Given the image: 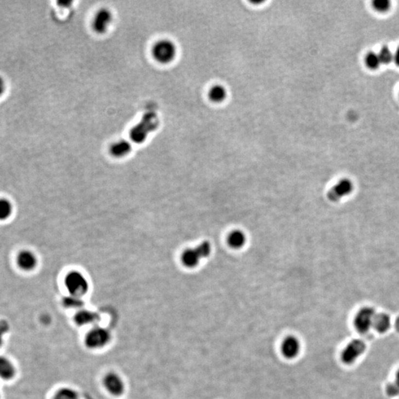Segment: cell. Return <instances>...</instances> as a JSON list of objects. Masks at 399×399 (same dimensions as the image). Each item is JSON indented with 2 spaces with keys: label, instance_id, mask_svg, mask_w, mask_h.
Masks as SVG:
<instances>
[{
  "label": "cell",
  "instance_id": "1",
  "mask_svg": "<svg viewBox=\"0 0 399 399\" xmlns=\"http://www.w3.org/2000/svg\"><path fill=\"white\" fill-rule=\"evenodd\" d=\"M177 45L170 39H160L156 41L151 50L152 56L154 60L160 65H170L173 63L177 56Z\"/></svg>",
  "mask_w": 399,
  "mask_h": 399
},
{
  "label": "cell",
  "instance_id": "2",
  "mask_svg": "<svg viewBox=\"0 0 399 399\" xmlns=\"http://www.w3.org/2000/svg\"><path fill=\"white\" fill-rule=\"evenodd\" d=\"M211 251L210 243L205 241L194 248L186 250L182 255V262L186 267L194 268L203 258L209 256Z\"/></svg>",
  "mask_w": 399,
  "mask_h": 399
},
{
  "label": "cell",
  "instance_id": "3",
  "mask_svg": "<svg viewBox=\"0 0 399 399\" xmlns=\"http://www.w3.org/2000/svg\"><path fill=\"white\" fill-rule=\"evenodd\" d=\"M65 285L72 296L81 297L88 291V282L86 278L78 271H71L67 275Z\"/></svg>",
  "mask_w": 399,
  "mask_h": 399
},
{
  "label": "cell",
  "instance_id": "4",
  "mask_svg": "<svg viewBox=\"0 0 399 399\" xmlns=\"http://www.w3.org/2000/svg\"><path fill=\"white\" fill-rule=\"evenodd\" d=\"M114 20V15L109 8H103L96 11L92 20L93 31L99 35L105 34L111 28Z\"/></svg>",
  "mask_w": 399,
  "mask_h": 399
},
{
  "label": "cell",
  "instance_id": "5",
  "mask_svg": "<svg viewBox=\"0 0 399 399\" xmlns=\"http://www.w3.org/2000/svg\"><path fill=\"white\" fill-rule=\"evenodd\" d=\"M110 339V334L106 329L95 328L87 334L85 343L90 348H99L106 346Z\"/></svg>",
  "mask_w": 399,
  "mask_h": 399
},
{
  "label": "cell",
  "instance_id": "6",
  "mask_svg": "<svg viewBox=\"0 0 399 399\" xmlns=\"http://www.w3.org/2000/svg\"><path fill=\"white\" fill-rule=\"evenodd\" d=\"M365 348V344L362 340L355 339L351 341L342 351L341 356L342 362L347 364H352L364 353Z\"/></svg>",
  "mask_w": 399,
  "mask_h": 399
},
{
  "label": "cell",
  "instance_id": "7",
  "mask_svg": "<svg viewBox=\"0 0 399 399\" xmlns=\"http://www.w3.org/2000/svg\"><path fill=\"white\" fill-rule=\"evenodd\" d=\"M376 315L373 308L365 307L358 312L354 319V325L359 333H364L368 331L373 326V319Z\"/></svg>",
  "mask_w": 399,
  "mask_h": 399
},
{
  "label": "cell",
  "instance_id": "8",
  "mask_svg": "<svg viewBox=\"0 0 399 399\" xmlns=\"http://www.w3.org/2000/svg\"><path fill=\"white\" fill-rule=\"evenodd\" d=\"M280 350L285 359H295L300 354L302 344L296 336H288L282 340Z\"/></svg>",
  "mask_w": 399,
  "mask_h": 399
},
{
  "label": "cell",
  "instance_id": "9",
  "mask_svg": "<svg viewBox=\"0 0 399 399\" xmlns=\"http://www.w3.org/2000/svg\"><path fill=\"white\" fill-rule=\"evenodd\" d=\"M353 184L350 180L343 179L330 189L328 197L331 201H339L342 197L350 194L353 191Z\"/></svg>",
  "mask_w": 399,
  "mask_h": 399
},
{
  "label": "cell",
  "instance_id": "10",
  "mask_svg": "<svg viewBox=\"0 0 399 399\" xmlns=\"http://www.w3.org/2000/svg\"><path fill=\"white\" fill-rule=\"evenodd\" d=\"M17 375V368L11 359L3 355H0V380L11 382Z\"/></svg>",
  "mask_w": 399,
  "mask_h": 399
},
{
  "label": "cell",
  "instance_id": "11",
  "mask_svg": "<svg viewBox=\"0 0 399 399\" xmlns=\"http://www.w3.org/2000/svg\"><path fill=\"white\" fill-rule=\"evenodd\" d=\"M104 382L108 391L112 394L115 396H120L123 393V390H124L123 381L116 373H109L106 375Z\"/></svg>",
  "mask_w": 399,
  "mask_h": 399
},
{
  "label": "cell",
  "instance_id": "12",
  "mask_svg": "<svg viewBox=\"0 0 399 399\" xmlns=\"http://www.w3.org/2000/svg\"><path fill=\"white\" fill-rule=\"evenodd\" d=\"M207 96L212 103H223L228 97V90L224 85H214L208 89Z\"/></svg>",
  "mask_w": 399,
  "mask_h": 399
},
{
  "label": "cell",
  "instance_id": "13",
  "mask_svg": "<svg viewBox=\"0 0 399 399\" xmlns=\"http://www.w3.org/2000/svg\"><path fill=\"white\" fill-rule=\"evenodd\" d=\"M18 265L25 271H31L37 264V260L34 253L30 251H23L17 258Z\"/></svg>",
  "mask_w": 399,
  "mask_h": 399
},
{
  "label": "cell",
  "instance_id": "14",
  "mask_svg": "<svg viewBox=\"0 0 399 399\" xmlns=\"http://www.w3.org/2000/svg\"><path fill=\"white\" fill-rule=\"evenodd\" d=\"M132 146L126 140H119L113 143L110 148V153L116 157H123L131 152Z\"/></svg>",
  "mask_w": 399,
  "mask_h": 399
},
{
  "label": "cell",
  "instance_id": "15",
  "mask_svg": "<svg viewBox=\"0 0 399 399\" xmlns=\"http://www.w3.org/2000/svg\"><path fill=\"white\" fill-rule=\"evenodd\" d=\"M98 320H99V316L97 313L89 312V311H80L75 316V321L79 325L94 323Z\"/></svg>",
  "mask_w": 399,
  "mask_h": 399
},
{
  "label": "cell",
  "instance_id": "16",
  "mask_svg": "<svg viewBox=\"0 0 399 399\" xmlns=\"http://www.w3.org/2000/svg\"><path fill=\"white\" fill-rule=\"evenodd\" d=\"M390 326V319L388 315L386 313H379L376 314L373 319V327L377 331L384 333L388 330Z\"/></svg>",
  "mask_w": 399,
  "mask_h": 399
},
{
  "label": "cell",
  "instance_id": "17",
  "mask_svg": "<svg viewBox=\"0 0 399 399\" xmlns=\"http://www.w3.org/2000/svg\"><path fill=\"white\" fill-rule=\"evenodd\" d=\"M246 238L243 232L239 230L232 231L228 238V243L230 246L234 248H240L245 244Z\"/></svg>",
  "mask_w": 399,
  "mask_h": 399
},
{
  "label": "cell",
  "instance_id": "18",
  "mask_svg": "<svg viewBox=\"0 0 399 399\" xmlns=\"http://www.w3.org/2000/svg\"><path fill=\"white\" fill-rule=\"evenodd\" d=\"M13 207L6 199H0V221H5L12 214Z\"/></svg>",
  "mask_w": 399,
  "mask_h": 399
},
{
  "label": "cell",
  "instance_id": "19",
  "mask_svg": "<svg viewBox=\"0 0 399 399\" xmlns=\"http://www.w3.org/2000/svg\"><path fill=\"white\" fill-rule=\"evenodd\" d=\"M53 399H79V396L72 389L62 388L56 392Z\"/></svg>",
  "mask_w": 399,
  "mask_h": 399
},
{
  "label": "cell",
  "instance_id": "20",
  "mask_svg": "<svg viewBox=\"0 0 399 399\" xmlns=\"http://www.w3.org/2000/svg\"><path fill=\"white\" fill-rule=\"evenodd\" d=\"M365 61L367 66L372 69H377L382 64L379 54L374 52H369L366 56Z\"/></svg>",
  "mask_w": 399,
  "mask_h": 399
},
{
  "label": "cell",
  "instance_id": "21",
  "mask_svg": "<svg viewBox=\"0 0 399 399\" xmlns=\"http://www.w3.org/2000/svg\"><path fill=\"white\" fill-rule=\"evenodd\" d=\"M63 304L68 308H80L84 305V302L79 296L70 295L64 299Z\"/></svg>",
  "mask_w": 399,
  "mask_h": 399
},
{
  "label": "cell",
  "instance_id": "22",
  "mask_svg": "<svg viewBox=\"0 0 399 399\" xmlns=\"http://www.w3.org/2000/svg\"><path fill=\"white\" fill-rule=\"evenodd\" d=\"M378 54L380 58L381 62L384 65L390 64L394 59V53L392 52L388 47H383Z\"/></svg>",
  "mask_w": 399,
  "mask_h": 399
},
{
  "label": "cell",
  "instance_id": "23",
  "mask_svg": "<svg viewBox=\"0 0 399 399\" xmlns=\"http://www.w3.org/2000/svg\"><path fill=\"white\" fill-rule=\"evenodd\" d=\"M10 325L6 320H0V348L5 343V338L9 333Z\"/></svg>",
  "mask_w": 399,
  "mask_h": 399
},
{
  "label": "cell",
  "instance_id": "24",
  "mask_svg": "<svg viewBox=\"0 0 399 399\" xmlns=\"http://www.w3.org/2000/svg\"><path fill=\"white\" fill-rule=\"evenodd\" d=\"M390 2L389 0H375L373 7L376 11L380 12H385L390 8Z\"/></svg>",
  "mask_w": 399,
  "mask_h": 399
},
{
  "label": "cell",
  "instance_id": "25",
  "mask_svg": "<svg viewBox=\"0 0 399 399\" xmlns=\"http://www.w3.org/2000/svg\"><path fill=\"white\" fill-rule=\"evenodd\" d=\"M387 393L390 396H396L399 395V384L396 382L389 384L387 387Z\"/></svg>",
  "mask_w": 399,
  "mask_h": 399
},
{
  "label": "cell",
  "instance_id": "26",
  "mask_svg": "<svg viewBox=\"0 0 399 399\" xmlns=\"http://www.w3.org/2000/svg\"><path fill=\"white\" fill-rule=\"evenodd\" d=\"M5 89H6V84H5L3 78L0 76V96H2L4 94Z\"/></svg>",
  "mask_w": 399,
  "mask_h": 399
},
{
  "label": "cell",
  "instance_id": "27",
  "mask_svg": "<svg viewBox=\"0 0 399 399\" xmlns=\"http://www.w3.org/2000/svg\"><path fill=\"white\" fill-rule=\"evenodd\" d=\"M393 60H394L396 63L399 66V47L394 53V59H393Z\"/></svg>",
  "mask_w": 399,
  "mask_h": 399
},
{
  "label": "cell",
  "instance_id": "28",
  "mask_svg": "<svg viewBox=\"0 0 399 399\" xmlns=\"http://www.w3.org/2000/svg\"><path fill=\"white\" fill-rule=\"evenodd\" d=\"M396 329H397L398 331L399 332V317L398 318L397 320H396Z\"/></svg>",
  "mask_w": 399,
  "mask_h": 399
},
{
  "label": "cell",
  "instance_id": "29",
  "mask_svg": "<svg viewBox=\"0 0 399 399\" xmlns=\"http://www.w3.org/2000/svg\"><path fill=\"white\" fill-rule=\"evenodd\" d=\"M396 382L398 383L399 384V370H398L397 374H396Z\"/></svg>",
  "mask_w": 399,
  "mask_h": 399
},
{
  "label": "cell",
  "instance_id": "30",
  "mask_svg": "<svg viewBox=\"0 0 399 399\" xmlns=\"http://www.w3.org/2000/svg\"><path fill=\"white\" fill-rule=\"evenodd\" d=\"M0 399H1V393H0Z\"/></svg>",
  "mask_w": 399,
  "mask_h": 399
}]
</instances>
